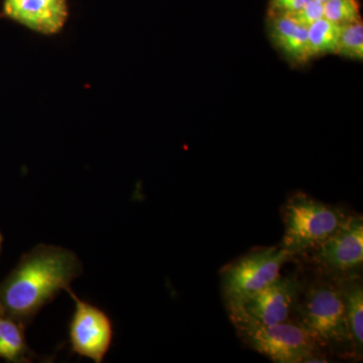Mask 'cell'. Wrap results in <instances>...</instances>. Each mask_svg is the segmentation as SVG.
<instances>
[{
    "label": "cell",
    "instance_id": "cell-7",
    "mask_svg": "<svg viewBox=\"0 0 363 363\" xmlns=\"http://www.w3.org/2000/svg\"><path fill=\"white\" fill-rule=\"evenodd\" d=\"M67 292L75 303L69 323L72 353L101 363L113 342L114 329L111 317L97 306L81 300L70 288Z\"/></svg>",
    "mask_w": 363,
    "mask_h": 363
},
{
    "label": "cell",
    "instance_id": "cell-3",
    "mask_svg": "<svg viewBox=\"0 0 363 363\" xmlns=\"http://www.w3.org/2000/svg\"><path fill=\"white\" fill-rule=\"evenodd\" d=\"M238 337L247 348L277 363L328 362L329 357L302 326L293 320L264 324L236 310H227Z\"/></svg>",
    "mask_w": 363,
    "mask_h": 363
},
{
    "label": "cell",
    "instance_id": "cell-16",
    "mask_svg": "<svg viewBox=\"0 0 363 363\" xmlns=\"http://www.w3.org/2000/svg\"><path fill=\"white\" fill-rule=\"evenodd\" d=\"M288 16H290L298 25L309 28L315 21L324 18V4L318 0H310L300 11Z\"/></svg>",
    "mask_w": 363,
    "mask_h": 363
},
{
    "label": "cell",
    "instance_id": "cell-4",
    "mask_svg": "<svg viewBox=\"0 0 363 363\" xmlns=\"http://www.w3.org/2000/svg\"><path fill=\"white\" fill-rule=\"evenodd\" d=\"M281 214L285 231L279 247L295 259L326 240L350 213L342 207L296 192L286 200Z\"/></svg>",
    "mask_w": 363,
    "mask_h": 363
},
{
    "label": "cell",
    "instance_id": "cell-12",
    "mask_svg": "<svg viewBox=\"0 0 363 363\" xmlns=\"http://www.w3.org/2000/svg\"><path fill=\"white\" fill-rule=\"evenodd\" d=\"M25 327L0 311V358L9 362H30L35 357L26 342Z\"/></svg>",
    "mask_w": 363,
    "mask_h": 363
},
{
    "label": "cell",
    "instance_id": "cell-5",
    "mask_svg": "<svg viewBox=\"0 0 363 363\" xmlns=\"http://www.w3.org/2000/svg\"><path fill=\"white\" fill-rule=\"evenodd\" d=\"M294 257L278 247L260 248L231 262L221 274V290L226 308L238 305L248 296L271 284L281 267Z\"/></svg>",
    "mask_w": 363,
    "mask_h": 363
},
{
    "label": "cell",
    "instance_id": "cell-13",
    "mask_svg": "<svg viewBox=\"0 0 363 363\" xmlns=\"http://www.w3.org/2000/svg\"><path fill=\"white\" fill-rule=\"evenodd\" d=\"M341 26L320 18L308 28V42L312 59L327 54H337Z\"/></svg>",
    "mask_w": 363,
    "mask_h": 363
},
{
    "label": "cell",
    "instance_id": "cell-14",
    "mask_svg": "<svg viewBox=\"0 0 363 363\" xmlns=\"http://www.w3.org/2000/svg\"><path fill=\"white\" fill-rule=\"evenodd\" d=\"M337 54L345 58L362 61L363 25L362 21L341 26Z\"/></svg>",
    "mask_w": 363,
    "mask_h": 363
},
{
    "label": "cell",
    "instance_id": "cell-9",
    "mask_svg": "<svg viewBox=\"0 0 363 363\" xmlns=\"http://www.w3.org/2000/svg\"><path fill=\"white\" fill-rule=\"evenodd\" d=\"M4 13L44 35L61 32L68 18L67 0H4Z\"/></svg>",
    "mask_w": 363,
    "mask_h": 363
},
{
    "label": "cell",
    "instance_id": "cell-17",
    "mask_svg": "<svg viewBox=\"0 0 363 363\" xmlns=\"http://www.w3.org/2000/svg\"><path fill=\"white\" fill-rule=\"evenodd\" d=\"M310 0H271L269 14H283L290 16L300 11Z\"/></svg>",
    "mask_w": 363,
    "mask_h": 363
},
{
    "label": "cell",
    "instance_id": "cell-6",
    "mask_svg": "<svg viewBox=\"0 0 363 363\" xmlns=\"http://www.w3.org/2000/svg\"><path fill=\"white\" fill-rule=\"evenodd\" d=\"M310 255L315 271L337 278L362 274L363 264V218L350 214L326 240L304 253Z\"/></svg>",
    "mask_w": 363,
    "mask_h": 363
},
{
    "label": "cell",
    "instance_id": "cell-10",
    "mask_svg": "<svg viewBox=\"0 0 363 363\" xmlns=\"http://www.w3.org/2000/svg\"><path fill=\"white\" fill-rule=\"evenodd\" d=\"M267 28L272 44L294 65H304L312 59L308 28L298 25L290 16L269 14Z\"/></svg>",
    "mask_w": 363,
    "mask_h": 363
},
{
    "label": "cell",
    "instance_id": "cell-18",
    "mask_svg": "<svg viewBox=\"0 0 363 363\" xmlns=\"http://www.w3.org/2000/svg\"><path fill=\"white\" fill-rule=\"evenodd\" d=\"M2 242H4V236H2L1 233H0V253H1Z\"/></svg>",
    "mask_w": 363,
    "mask_h": 363
},
{
    "label": "cell",
    "instance_id": "cell-1",
    "mask_svg": "<svg viewBox=\"0 0 363 363\" xmlns=\"http://www.w3.org/2000/svg\"><path fill=\"white\" fill-rule=\"evenodd\" d=\"M82 272V264L71 250L37 245L0 285V311L26 326Z\"/></svg>",
    "mask_w": 363,
    "mask_h": 363
},
{
    "label": "cell",
    "instance_id": "cell-8",
    "mask_svg": "<svg viewBox=\"0 0 363 363\" xmlns=\"http://www.w3.org/2000/svg\"><path fill=\"white\" fill-rule=\"evenodd\" d=\"M303 285L304 276L300 272L285 276L279 274L262 290L226 309L236 310L259 323L276 324L288 321L292 317Z\"/></svg>",
    "mask_w": 363,
    "mask_h": 363
},
{
    "label": "cell",
    "instance_id": "cell-15",
    "mask_svg": "<svg viewBox=\"0 0 363 363\" xmlns=\"http://www.w3.org/2000/svg\"><path fill=\"white\" fill-rule=\"evenodd\" d=\"M324 18L339 26L362 21L358 0H328L324 4Z\"/></svg>",
    "mask_w": 363,
    "mask_h": 363
},
{
    "label": "cell",
    "instance_id": "cell-2",
    "mask_svg": "<svg viewBox=\"0 0 363 363\" xmlns=\"http://www.w3.org/2000/svg\"><path fill=\"white\" fill-rule=\"evenodd\" d=\"M290 320L316 339L329 357L357 360L353 348L341 288V278L315 271L304 285Z\"/></svg>",
    "mask_w": 363,
    "mask_h": 363
},
{
    "label": "cell",
    "instance_id": "cell-19",
    "mask_svg": "<svg viewBox=\"0 0 363 363\" xmlns=\"http://www.w3.org/2000/svg\"><path fill=\"white\" fill-rule=\"evenodd\" d=\"M318 1L323 2V4H325V2L328 1V0H318Z\"/></svg>",
    "mask_w": 363,
    "mask_h": 363
},
{
    "label": "cell",
    "instance_id": "cell-11",
    "mask_svg": "<svg viewBox=\"0 0 363 363\" xmlns=\"http://www.w3.org/2000/svg\"><path fill=\"white\" fill-rule=\"evenodd\" d=\"M346 321L358 360L363 355V284L362 274L341 278Z\"/></svg>",
    "mask_w": 363,
    "mask_h": 363
}]
</instances>
